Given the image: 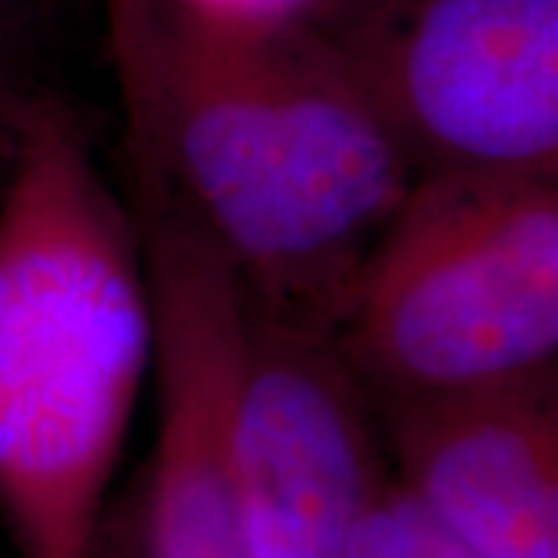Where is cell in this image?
Returning <instances> with one entry per match:
<instances>
[{"label":"cell","mask_w":558,"mask_h":558,"mask_svg":"<svg viewBox=\"0 0 558 558\" xmlns=\"http://www.w3.org/2000/svg\"><path fill=\"white\" fill-rule=\"evenodd\" d=\"M134 168L199 223L252 317L323 336L416 178L332 35L230 38L165 7Z\"/></svg>","instance_id":"1"},{"label":"cell","mask_w":558,"mask_h":558,"mask_svg":"<svg viewBox=\"0 0 558 558\" xmlns=\"http://www.w3.org/2000/svg\"><path fill=\"white\" fill-rule=\"evenodd\" d=\"M447 543L450 534L391 478L351 527L336 558H444Z\"/></svg>","instance_id":"9"},{"label":"cell","mask_w":558,"mask_h":558,"mask_svg":"<svg viewBox=\"0 0 558 558\" xmlns=\"http://www.w3.org/2000/svg\"><path fill=\"white\" fill-rule=\"evenodd\" d=\"M391 478L478 558H558L556 376L381 407Z\"/></svg>","instance_id":"6"},{"label":"cell","mask_w":558,"mask_h":558,"mask_svg":"<svg viewBox=\"0 0 558 558\" xmlns=\"http://www.w3.org/2000/svg\"><path fill=\"white\" fill-rule=\"evenodd\" d=\"M13 116V109H10ZM10 116L0 119V178H3V165H7V149H10Z\"/></svg>","instance_id":"13"},{"label":"cell","mask_w":558,"mask_h":558,"mask_svg":"<svg viewBox=\"0 0 558 558\" xmlns=\"http://www.w3.org/2000/svg\"><path fill=\"white\" fill-rule=\"evenodd\" d=\"M109 47L119 72L128 146L131 159H137L146 140L149 90H153V62L159 47L161 7L159 0H102Z\"/></svg>","instance_id":"8"},{"label":"cell","mask_w":558,"mask_h":558,"mask_svg":"<svg viewBox=\"0 0 558 558\" xmlns=\"http://www.w3.org/2000/svg\"><path fill=\"white\" fill-rule=\"evenodd\" d=\"M156 366L143 233L75 106L28 87L0 178V519L20 558H90Z\"/></svg>","instance_id":"2"},{"label":"cell","mask_w":558,"mask_h":558,"mask_svg":"<svg viewBox=\"0 0 558 558\" xmlns=\"http://www.w3.org/2000/svg\"><path fill=\"white\" fill-rule=\"evenodd\" d=\"M332 38L416 174L558 178V0H381Z\"/></svg>","instance_id":"4"},{"label":"cell","mask_w":558,"mask_h":558,"mask_svg":"<svg viewBox=\"0 0 558 558\" xmlns=\"http://www.w3.org/2000/svg\"><path fill=\"white\" fill-rule=\"evenodd\" d=\"M25 13L20 0H0V119L10 116L22 94L32 87L25 81Z\"/></svg>","instance_id":"11"},{"label":"cell","mask_w":558,"mask_h":558,"mask_svg":"<svg viewBox=\"0 0 558 558\" xmlns=\"http://www.w3.org/2000/svg\"><path fill=\"white\" fill-rule=\"evenodd\" d=\"M90 558H143L134 512H128V519L102 521L100 539H97Z\"/></svg>","instance_id":"12"},{"label":"cell","mask_w":558,"mask_h":558,"mask_svg":"<svg viewBox=\"0 0 558 558\" xmlns=\"http://www.w3.org/2000/svg\"><path fill=\"white\" fill-rule=\"evenodd\" d=\"M159 3L168 13L196 28L230 35V38H260L295 25H307L323 7V0H159Z\"/></svg>","instance_id":"10"},{"label":"cell","mask_w":558,"mask_h":558,"mask_svg":"<svg viewBox=\"0 0 558 558\" xmlns=\"http://www.w3.org/2000/svg\"><path fill=\"white\" fill-rule=\"evenodd\" d=\"M369 407L336 336L245 311L227 475L248 558H336L391 481Z\"/></svg>","instance_id":"5"},{"label":"cell","mask_w":558,"mask_h":558,"mask_svg":"<svg viewBox=\"0 0 558 558\" xmlns=\"http://www.w3.org/2000/svg\"><path fill=\"white\" fill-rule=\"evenodd\" d=\"M336 341L379 407L556 376L558 178L416 174Z\"/></svg>","instance_id":"3"},{"label":"cell","mask_w":558,"mask_h":558,"mask_svg":"<svg viewBox=\"0 0 558 558\" xmlns=\"http://www.w3.org/2000/svg\"><path fill=\"white\" fill-rule=\"evenodd\" d=\"M240 344L208 319H180L156 351L159 435L137 506L143 558H248L227 475Z\"/></svg>","instance_id":"7"}]
</instances>
